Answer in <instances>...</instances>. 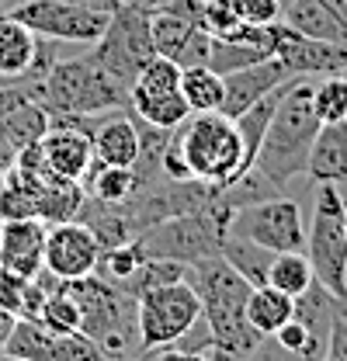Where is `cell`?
Here are the masks:
<instances>
[{
    "instance_id": "d590c367",
    "label": "cell",
    "mask_w": 347,
    "mask_h": 361,
    "mask_svg": "<svg viewBox=\"0 0 347 361\" xmlns=\"http://www.w3.org/2000/svg\"><path fill=\"white\" fill-rule=\"evenodd\" d=\"M132 4H139V7H146V11H167L174 0H132Z\"/></svg>"
},
{
    "instance_id": "4dcf8cb0",
    "label": "cell",
    "mask_w": 347,
    "mask_h": 361,
    "mask_svg": "<svg viewBox=\"0 0 347 361\" xmlns=\"http://www.w3.org/2000/svg\"><path fill=\"white\" fill-rule=\"evenodd\" d=\"M323 361H347V295L344 299H334L330 341H327V358Z\"/></svg>"
},
{
    "instance_id": "ffe728a7",
    "label": "cell",
    "mask_w": 347,
    "mask_h": 361,
    "mask_svg": "<svg viewBox=\"0 0 347 361\" xmlns=\"http://www.w3.org/2000/svg\"><path fill=\"white\" fill-rule=\"evenodd\" d=\"M296 313V299L274 285H254L247 299V319L260 337H274Z\"/></svg>"
},
{
    "instance_id": "3957f363",
    "label": "cell",
    "mask_w": 347,
    "mask_h": 361,
    "mask_svg": "<svg viewBox=\"0 0 347 361\" xmlns=\"http://www.w3.org/2000/svg\"><path fill=\"white\" fill-rule=\"evenodd\" d=\"M28 97L39 101L49 118H80V115H108V111H129V87L115 80L94 52L80 59H56Z\"/></svg>"
},
{
    "instance_id": "e575fe53",
    "label": "cell",
    "mask_w": 347,
    "mask_h": 361,
    "mask_svg": "<svg viewBox=\"0 0 347 361\" xmlns=\"http://www.w3.org/2000/svg\"><path fill=\"white\" fill-rule=\"evenodd\" d=\"M14 160H18V153H14V149H11V146L0 139V180H4V174H7L11 167H14Z\"/></svg>"
},
{
    "instance_id": "8992f818",
    "label": "cell",
    "mask_w": 347,
    "mask_h": 361,
    "mask_svg": "<svg viewBox=\"0 0 347 361\" xmlns=\"http://www.w3.org/2000/svg\"><path fill=\"white\" fill-rule=\"evenodd\" d=\"M305 254L316 281L344 299L347 295V226H344V198L337 184H319L312 223L305 229Z\"/></svg>"
},
{
    "instance_id": "d6a6232c",
    "label": "cell",
    "mask_w": 347,
    "mask_h": 361,
    "mask_svg": "<svg viewBox=\"0 0 347 361\" xmlns=\"http://www.w3.org/2000/svg\"><path fill=\"white\" fill-rule=\"evenodd\" d=\"M243 361H303V358H296L292 351H285L274 337H264V341H260L257 348H254Z\"/></svg>"
},
{
    "instance_id": "ac0fdd59",
    "label": "cell",
    "mask_w": 347,
    "mask_h": 361,
    "mask_svg": "<svg viewBox=\"0 0 347 361\" xmlns=\"http://www.w3.org/2000/svg\"><path fill=\"white\" fill-rule=\"evenodd\" d=\"M35 49H39V35L4 11L0 14V84L21 87V80L35 63Z\"/></svg>"
},
{
    "instance_id": "9a60e30c",
    "label": "cell",
    "mask_w": 347,
    "mask_h": 361,
    "mask_svg": "<svg viewBox=\"0 0 347 361\" xmlns=\"http://www.w3.org/2000/svg\"><path fill=\"white\" fill-rule=\"evenodd\" d=\"M274 56L288 66L292 77H327V73H344L347 42L309 39V35H299V32H292V28L285 25Z\"/></svg>"
},
{
    "instance_id": "5bb4252c",
    "label": "cell",
    "mask_w": 347,
    "mask_h": 361,
    "mask_svg": "<svg viewBox=\"0 0 347 361\" xmlns=\"http://www.w3.org/2000/svg\"><path fill=\"white\" fill-rule=\"evenodd\" d=\"M288 80H292V73H288V66L278 56H267V59H257L250 66H240V70H233V73L222 77L226 94H222V108L219 111L229 115V118H236L240 111L254 108L260 97H267L271 90H278L281 84H288Z\"/></svg>"
},
{
    "instance_id": "d4e9b609",
    "label": "cell",
    "mask_w": 347,
    "mask_h": 361,
    "mask_svg": "<svg viewBox=\"0 0 347 361\" xmlns=\"http://www.w3.org/2000/svg\"><path fill=\"white\" fill-rule=\"evenodd\" d=\"M312 281H316V274H312V264H309V254H305V250L274 254V261H271V268H267V285L288 292L292 299L303 295Z\"/></svg>"
},
{
    "instance_id": "30bf717a",
    "label": "cell",
    "mask_w": 347,
    "mask_h": 361,
    "mask_svg": "<svg viewBox=\"0 0 347 361\" xmlns=\"http://www.w3.org/2000/svg\"><path fill=\"white\" fill-rule=\"evenodd\" d=\"M7 14L21 25H28L35 35L56 39V42H77V45H94L111 14H97L66 0H21L14 7H7Z\"/></svg>"
},
{
    "instance_id": "44dd1931",
    "label": "cell",
    "mask_w": 347,
    "mask_h": 361,
    "mask_svg": "<svg viewBox=\"0 0 347 361\" xmlns=\"http://www.w3.org/2000/svg\"><path fill=\"white\" fill-rule=\"evenodd\" d=\"M49 126H52L49 111H45L39 101L25 97L21 104H14V108L4 115V122H0V139H4L14 153H21V149L35 146V142L49 133Z\"/></svg>"
},
{
    "instance_id": "e0dca14e",
    "label": "cell",
    "mask_w": 347,
    "mask_h": 361,
    "mask_svg": "<svg viewBox=\"0 0 347 361\" xmlns=\"http://www.w3.org/2000/svg\"><path fill=\"white\" fill-rule=\"evenodd\" d=\"M281 21L309 39L347 42V18L337 11L334 0H292L281 14Z\"/></svg>"
},
{
    "instance_id": "8fae6325",
    "label": "cell",
    "mask_w": 347,
    "mask_h": 361,
    "mask_svg": "<svg viewBox=\"0 0 347 361\" xmlns=\"http://www.w3.org/2000/svg\"><path fill=\"white\" fill-rule=\"evenodd\" d=\"M101 264V243L80 219L52 223L45 233V271L59 281H77L94 274Z\"/></svg>"
},
{
    "instance_id": "9c48e42d",
    "label": "cell",
    "mask_w": 347,
    "mask_h": 361,
    "mask_svg": "<svg viewBox=\"0 0 347 361\" xmlns=\"http://www.w3.org/2000/svg\"><path fill=\"white\" fill-rule=\"evenodd\" d=\"M229 233L254 240L264 250L285 254V250H305V219L303 205L296 198H267V202H254L233 212L229 219Z\"/></svg>"
},
{
    "instance_id": "4316f807",
    "label": "cell",
    "mask_w": 347,
    "mask_h": 361,
    "mask_svg": "<svg viewBox=\"0 0 347 361\" xmlns=\"http://www.w3.org/2000/svg\"><path fill=\"white\" fill-rule=\"evenodd\" d=\"M184 268H188V264H181V261H167V257H146V261H142V268L135 271L129 281L122 285V292H129L132 299H139V295H146V292H153V288H160V285L184 281Z\"/></svg>"
},
{
    "instance_id": "8d00e7d4",
    "label": "cell",
    "mask_w": 347,
    "mask_h": 361,
    "mask_svg": "<svg viewBox=\"0 0 347 361\" xmlns=\"http://www.w3.org/2000/svg\"><path fill=\"white\" fill-rule=\"evenodd\" d=\"M4 361H28V358H7V355H4Z\"/></svg>"
},
{
    "instance_id": "1f68e13d",
    "label": "cell",
    "mask_w": 347,
    "mask_h": 361,
    "mask_svg": "<svg viewBox=\"0 0 347 361\" xmlns=\"http://www.w3.org/2000/svg\"><path fill=\"white\" fill-rule=\"evenodd\" d=\"M25 285H28V278H21V274H14V271H7V268H0V310H7L11 316H21Z\"/></svg>"
},
{
    "instance_id": "f1b7e54d",
    "label": "cell",
    "mask_w": 347,
    "mask_h": 361,
    "mask_svg": "<svg viewBox=\"0 0 347 361\" xmlns=\"http://www.w3.org/2000/svg\"><path fill=\"white\" fill-rule=\"evenodd\" d=\"M142 261H146V250H142V243L132 236V240L118 243V247L101 250V264H97V271H101L108 281H115V285L122 288L132 274L142 268Z\"/></svg>"
},
{
    "instance_id": "5b68a950",
    "label": "cell",
    "mask_w": 347,
    "mask_h": 361,
    "mask_svg": "<svg viewBox=\"0 0 347 361\" xmlns=\"http://www.w3.org/2000/svg\"><path fill=\"white\" fill-rule=\"evenodd\" d=\"M233 212H184L146 226L135 240L142 243L146 257H167L181 264H195L222 254V240L229 233Z\"/></svg>"
},
{
    "instance_id": "7402d4cb",
    "label": "cell",
    "mask_w": 347,
    "mask_h": 361,
    "mask_svg": "<svg viewBox=\"0 0 347 361\" xmlns=\"http://www.w3.org/2000/svg\"><path fill=\"white\" fill-rule=\"evenodd\" d=\"M87 191V198L94 202H108V205H126L132 195L142 188V178L132 167H104L94 160V167L87 171V178L80 180Z\"/></svg>"
},
{
    "instance_id": "83f0119b",
    "label": "cell",
    "mask_w": 347,
    "mask_h": 361,
    "mask_svg": "<svg viewBox=\"0 0 347 361\" xmlns=\"http://www.w3.org/2000/svg\"><path fill=\"white\" fill-rule=\"evenodd\" d=\"M312 108L323 126L347 122V77L344 73H327L312 84Z\"/></svg>"
},
{
    "instance_id": "ba28073f",
    "label": "cell",
    "mask_w": 347,
    "mask_h": 361,
    "mask_svg": "<svg viewBox=\"0 0 347 361\" xmlns=\"http://www.w3.org/2000/svg\"><path fill=\"white\" fill-rule=\"evenodd\" d=\"M202 319V299L188 281L160 285L135 299V323H139V348H167L188 337Z\"/></svg>"
},
{
    "instance_id": "ab89813d",
    "label": "cell",
    "mask_w": 347,
    "mask_h": 361,
    "mask_svg": "<svg viewBox=\"0 0 347 361\" xmlns=\"http://www.w3.org/2000/svg\"><path fill=\"white\" fill-rule=\"evenodd\" d=\"M281 4H285V7H288V4H292V0H281Z\"/></svg>"
},
{
    "instance_id": "2e32d148",
    "label": "cell",
    "mask_w": 347,
    "mask_h": 361,
    "mask_svg": "<svg viewBox=\"0 0 347 361\" xmlns=\"http://www.w3.org/2000/svg\"><path fill=\"white\" fill-rule=\"evenodd\" d=\"M45 219H4L0 223V268L35 278L45 268Z\"/></svg>"
},
{
    "instance_id": "74e56055",
    "label": "cell",
    "mask_w": 347,
    "mask_h": 361,
    "mask_svg": "<svg viewBox=\"0 0 347 361\" xmlns=\"http://www.w3.org/2000/svg\"><path fill=\"white\" fill-rule=\"evenodd\" d=\"M344 226H347V202H344Z\"/></svg>"
},
{
    "instance_id": "484cf974",
    "label": "cell",
    "mask_w": 347,
    "mask_h": 361,
    "mask_svg": "<svg viewBox=\"0 0 347 361\" xmlns=\"http://www.w3.org/2000/svg\"><path fill=\"white\" fill-rule=\"evenodd\" d=\"M129 111L132 115H139L142 122L157 126V129H177V126L191 115V108H188V101H184L181 90L164 94V97H142V101H132Z\"/></svg>"
},
{
    "instance_id": "7c38bea8",
    "label": "cell",
    "mask_w": 347,
    "mask_h": 361,
    "mask_svg": "<svg viewBox=\"0 0 347 361\" xmlns=\"http://www.w3.org/2000/svg\"><path fill=\"white\" fill-rule=\"evenodd\" d=\"M153 42H157V52L174 59L181 70L209 63V52H212V35L202 28V21L171 7L153 11Z\"/></svg>"
},
{
    "instance_id": "603a6c76",
    "label": "cell",
    "mask_w": 347,
    "mask_h": 361,
    "mask_svg": "<svg viewBox=\"0 0 347 361\" xmlns=\"http://www.w3.org/2000/svg\"><path fill=\"white\" fill-rule=\"evenodd\" d=\"M181 94L195 111H219L222 108V94H226V84H222V73H216L209 63L202 66H184L181 70Z\"/></svg>"
},
{
    "instance_id": "7bdbcfd3",
    "label": "cell",
    "mask_w": 347,
    "mask_h": 361,
    "mask_svg": "<svg viewBox=\"0 0 347 361\" xmlns=\"http://www.w3.org/2000/svg\"><path fill=\"white\" fill-rule=\"evenodd\" d=\"M0 14H4V11H0Z\"/></svg>"
},
{
    "instance_id": "60d3db41",
    "label": "cell",
    "mask_w": 347,
    "mask_h": 361,
    "mask_svg": "<svg viewBox=\"0 0 347 361\" xmlns=\"http://www.w3.org/2000/svg\"><path fill=\"white\" fill-rule=\"evenodd\" d=\"M14 4H21V0H11V7H14Z\"/></svg>"
},
{
    "instance_id": "277c9868",
    "label": "cell",
    "mask_w": 347,
    "mask_h": 361,
    "mask_svg": "<svg viewBox=\"0 0 347 361\" xmlns=\"http://www.w3.org/2000/svg\"><path fill=\"white\" fill-rule=\"evenodd\" d=\"M66 292L80 306V330L115 361H129L139 344V323H135V299L122 292L115 281L87 274L77 281H63Z\"/></svg>"
},
{
    "instance_id": "836d02e7",
    "label": "cell",
    "mask_w": 347,
    "mask_h": 361,
    "mask_svg": "<svg viewBox=\"0 0 347 361\" xmlns=\"http://www.w3.org/2000/svg\"><path fill=\"white\" fill-rule=\"evenodd\" d=\"M66 4H77V7H87V11H97V14H115L126 0H66Z\"/></svg>"
},
{
    "instance_id": "7a4b0ae2",
    "label": "cell",
    "mask_w": 347,
    "mask_h": 361,
    "mask_svg": "<svg viewBox=\"0 0 347 361\" xmlns=\"http://www.w3.org/2000/svg\"><path fill=\"white\" fill-rule=\"evenodd\" d=\"M319 129H323V122L312 108V84H309V77H299L281 94L250 167L260 171L267 180H274L278 188H288V180L296 174H305Z\"/></svg>"
},
{
    "instance_id": "6da1fadb",
    "label": "cell",
    "mask_w": 347,
    "mask_h": 361,
    "mask_svg": "<svg viewBox=\"0 0 347 361\" xmlns=\"http://www.w3.org/2000/svg\"><path fill=\"white\" fill-rule=\"evenodd\" d=\"M250 167L240 129L222 111H195L171 129L160 171L171 180H205L226 188Z\"/></svg>"
},
{
    "instance_id": "f546056e",
    "label": "cell",
    "mask_w": 347,
    "mask_h": 361,
    "mask_svg": "<svg viewBox=\"0 0 347 361\" xmlns=\"http://www.w3.org/2000/svg\"><path fill=\"white\" fill-rule=\"evenodd\" d=\"M233 11L243 25H274L285 14L281 0H233Z\"/></svg>"
},
{
    "instance_id": "d6986e66",
    "label": "cell",
    "mask_w": 347,
    "mask_h": 361,
    "mask_svg": "<svg viewBox=\"0 0 347 361\" xmlns=\"http://www.w3.org/2000/svg\"><path fill=\"white\" fill-rule=\"evenodd\" d=\"M305 174L316 184H341L347 180V122H330L323 126L312 153H309V167Z\"/></svg>"
},
{
    "instance_id": "4fadbf2b",
    "label": "cell",
    "mask_w": 347,
    "mask_h": 361,
    "mask_svg": "<svg viewBox=\"0 0 347 361\" xmlns=\"http://www.w3.org/2000/svg\"><path fill=\"white\" fill-rule=\"evenodd\" d=\"M39 149H42V164L52 178L59 180H80L87 178V171L94 167V146H90V135L73 126V122H63V118H52L49 133L39 139Z\"/></svg>"
},
{
    "instance_id": "f35d334b",
    "label": "cell",
    "mask_w": 347,
    "mask_h": 361,
    "mask_svg": "<svg viewBox=\"0 0 347 361\" xmlns=\"http://www.w3.org/2000/svg\"><path fill=\"white\" fill-rule=\"evenodd\" d=\"M4 4H7V7H11V0H0V7H4Z\"/></svg>"
},
{
    "instance_id": "cb8c5ba5",
    "label": "cell",
    "mask_w": 347,
    "mask_h": 361,
    "mask_svg": "<svg viewBox=\"0 0 347 361\" xmlns=\"http://www.w3.org/2000/svg\"><path fill=\"white\" fill-rule=\"evenodd\" d=\"M222 257L240 271L250 285H267V268L274 261V250H264L254 240H243L236 233H226L222 240Z\"/></svg>"
},
{
    "instance_id": "b9f144b4",
    "label": "cell",
    "mask_w": 347,
    "mask_h": 361,
    "mask_svg": "<svg viewBox=\"0 0 347 361\" xmlns=\"http://www.w3.org/2000/svg\"><path fill=\"white\" fill-rule=\"evenodd\" d=\"M344 77H347V66H344Z\"/></svg>"
},
{
    "instance_id": "52a82bcc",
    "label": "cell",
    "mask_w": 347,
    "mask_h": 361,
    "mask_svg": "<svg viewBox=\"0 0 347 361\" xmlns=\"http://www.w3.org/2000/svg\"><path fill=\"white\" fill-rule=\"evenodd\" d=\"M157 56L153 42V11L139 7V4H122L111 18L104 35L94 42V59L126 87H132L135 73Z\"/></svg>"
}]
</instances>
